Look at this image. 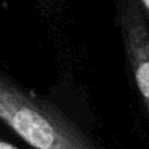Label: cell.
Wrapping results in <instances>:
<instances>
[{"instance_id": "3", "label": "cell", "mask_w": 149, "mask_h": 149, "mask_svg": "<svg viewBox=\"0 0 149 149\" xmlns=\"http://www.w3.org/2000/svg\"><path fill=\"white\" fill-rule=\"evenodd\" d=\"M0 149H19L17 146H15L13 144L8 143V141L3 140V139L0 137Z\"/></svg>"}, {"instance_id": "1", "label": "cell", "mask_w": 149, "mask_h": 149, "mask_svg": "<svg viewBox=\"0 0 149 149\" xmlns=\"http://www.w3.org/2000/svg\"><path fill=\"white\" fill-rule=\"evenodd\" d=\"M0 120L33 149H102L53 104L1 71Z\"/></svg>"}, {"instance_id": "2", "label": "cell", "mask_w": 149, "mask_h": 149, "mask_svg": "<svg viewBox=\"0 0 149 149\" xmlns=\"http://www.w3.org/2000/svg\"><path fill=\"white\" fill-rule=\"evenodd\" d=\"M125 54L149 119V25L136 7H127L120 17Z\"/></svg>"}]
</instances>
